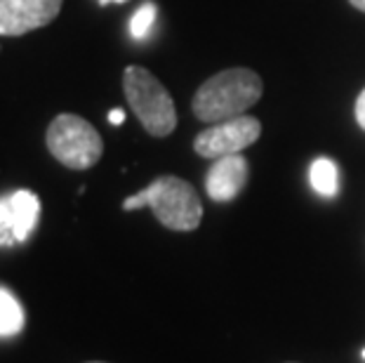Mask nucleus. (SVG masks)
I'll return each mask as SVG.
<instances>
[{
    "label": "nucleus",
    "mask_w": 365,
    "mask_h": 363,
    "mask_svg": "<svg viewBox=\"0 0 365 363\" xmlns=\"http://www.w3.org/2000/svg\"><path fill=\"white\" fill-rule=\"evenodd\" d=\"M41 218V200L29 189L0 198V245L24 243Z\"/></svg>",
    "instance_id": "obj_6"
},
{
    "label": "nucleus",
    "mask_w": 365,
    "mask_h": 363,
    "mask_svg": "<svg viewBox=\"0 0 365 363\" xmlns=\"http://www.w3.org/2000/svg\"><path fill=\"white\" fill-rule=\"evenodd\" d=\"M45 142L52 156L71 170H88L97 165L104 153L102 135L92 123L76 113H59L50 123Z\"/></svg>",
    "instance_id": "obj_4"
},
{
    "label": "nucleus",
    "mask_w": 365,
    "mask_h": 363,
    "mask_svg": "<svg viewBox=\"0 0 365 363\" xmlns=\"http://www.w3.org/2000/svg\"><path fill=\"white\" fill-rule=\"evenodd\" d=\"M90 363H104V361H90Z\"/></svg>",
    "instance_id": "obj_16"
},
{
    "label": "nucleus",
    "mask_w": 365,
    "mask_h": 363,
    "mask_svg": "<svg viewBox=\"0 0 365 363\" xmlns=\"http://www.w3.org/2000/svg\"><path fill=\"white\" fill-rule=\"evenodd\" d=\"M139 208H151L163 227L173 231H193L203 220V205L196 189L175 175H163L146 189L123 200V210H139Z\"/></svg>",
    "instance_id": "obj_2"
},
{
    "label": "nucleus",
    "mask_w": 365,
    "mask_h": 363,
    "mask_svg": "<svg viewBox=\"0 0 365 363\" xmlns=\"http://www.w3.org/2000/svg\"><path fill=\"white\" fill-rule=\"evenodd\" d=\"M64 0H0V36H24L54 21Z\"/></svg>",
    "instance_id": "obj_7"
},
{
    "label": "nucleus",
    "mask_w": 365,
    "mask_h": 363,
    "mask_svg": "<svg viewBox=\"0 0 365 363\" xmlns=\"http://www.w3.org/2000/svg\"><path fill=\"white\" fill-rule=\"evenodd\" d=\"M247 175H250V165H247L243 153L217 158L205 177L207 196L217 203H229L243 191L247 184Z\"/></svg>",
    "instance_id": "obj_8"
},
{
    "label": "nucleus",
    "mask_w": 365,
    "mask_h": 363,
    "mask_svg": "<svg viewBox=\"0 0 365 363\" xmlns=\"http://www.w3.org/2000/svg\"><path fill=\"white\" fill-rule=\"evenodd\" d=\"M156 17H158L156 3L146 0L144 5H139V10L132 14V19H130V34H132V38H135V41H144V38L151 34L153 24H156Z\"/></svg>",
    "instance_id": "obj_11"
},
{
    "label": "nucleus",
    "mask_w": 365,
    "mask_h": 363,
    "mask_svg": "<svg viewBox=\"0 0 365 363\" xmlns=\"http://www.w3.org/2000/svg\"><path fill=\"white\" fill-rule=\"evenodd\" d=\"M259 135L262 123L255 116H236V118L212 123L207 130H203L193 142V149H196L198 156L217 160L224 156H234V153L252 146L259 140Z\"/></svg>",
    "instance_id": "obj_5"
},
{
    "label": "nucleus",
    "mask_w": 365,
    "mask_h": 363,
    "mask_svg": "<svg viewBox=\"0 0 365 363\" xmlns=\"http://www.w3.org/2000/svg\"><path fill=\"white\" fill-rule=\"evenodd\" d=\"M356 121H359V126L365 130V90L359 95V99H356Z\"/></svg>",
    "instance_id": "obj_12"
},
{
    "label": "nucleus",
    "mask_w": 365,
    "mask_h": 363,
    "mask_svg": "<svg viewBox=\"0 0 365 363\" xmlns=\"http://www.w3.org/2000/svg\"><path fill=\"white\" fill-rule=\"evenodd\" d=\"M363 359H365V349H363Z\"/></svg>",
    "instance_id": "obj_17"
},
{
    "label": "nucleus",
    "mask_w": 365,
    "mask_h": 363,
    "mask_svg": "<svg viewBox=\"0 0 365 363\" xmlns=\"http://www.w3.org/2000/svg\"><path fill=\"white\" fill-rule=\"evenodd\" d=\"M21 328H24V309L10 290L0 288V335H17Z\"/></svg>",
    "instance_id": "obj_10"
},
{
    "label": "nucleus",
    "mask_w": 365,
    "mask_h": 363,
    "mask_svg": "<svg viewBox=\"0 0 365 363\" xmlns=\"http://www.w3.org/2000/svg\"><path fill=\"white\" fill-rule=\"evenodd\" d=\"M262 78L252 68H227L200 85L191 106L198 121L212 126V123L245 116V111L262 99Z\"/></svg>",
    "instance_id": "obj_1"
},
{
    "label": "nucleus",
    "mask_w": 365,
    "mask_h": 363,
    "mask_svg": "<svg viewBox=\"0 0 365 363\" xmlns=\"http://www.w3.org/2000/svg\"><path fill=\"white\" fill-rule=\"evenodd\" d=\"M349 3H351L356 10H361V12H365V0H349Z\"/></svg>",
    "instance_id": "obj_14"
},
{
    "label": "nucleus",
    "mask_w": 365,
    "mask_h": 363,
    "mask_svg": "<svg viewBox=\"0 0 365 363\" xmlns=\"http://www.w3.org/2000/svg\"><path fill=\"white\" fill-rule=\"evenodd\" d=\"M123 90H125L130 109L135 111L149 135L168 137L177 128V109L173 97L149 68L128 66L123 73Z\"/></svg>",
    "instance_id": "obj_3"
},
{
    "label": "nucleus",
    "mask_w": 365,
    "mask_h": 363,
    "mask_svg": "<svg viewBox=\"0 0 365 363\" xmlns=\"http://www.w3.org/2000/svg\"><path fill=\"white\" fill-rule=\"evenodd\" d=\"M309 182L316 194H321L325 198H332L337 196V189H339V173H337V165L335 160L330 158H316L312 168H309Z\"/></svg>",
    "instance_id": "obj_9"
},
{
    "label": "nucleus",
    "mask_w": 365,
    "mask_h": 363,
    "mask_svg": "<svg viewBox=\"0 0 365 363\" xmlns=\"http://www.w3.org/2000/svg\"><path fill=\"white\" fill-rule=\"evenodd\" d=\"M97 3L104 7V5H108V3H128V0H97Z\"/></svg>",
    "instance_id": "obj_15"
},
{
    "label": "nucleus",
    "mask_w": 365,
    "mask_h": 363,
    "mask_svg": "<svg viewBox=\"0 0 365 363\" xmlns=\"http://www.w3.org/2000/svg\"><path fill=\"white\" fill-rule=\"evenodd\" d=\"M108 123H111V126H120V123H125V111L111 109V111H108Z\"/></svg>",
    "instance_id": "obj_13"
}]
</instances>
